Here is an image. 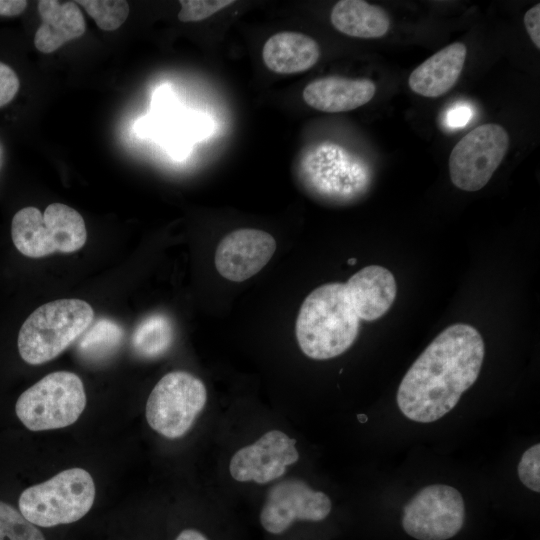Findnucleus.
I'll use <instances>...</instances> for the list:
<instances>
[{"instance_id": "f257e3e1", "label": "nucleus", "mask_w": 540, "mask_h": 540, "mask_svg": "<svg viewBox=\"0 0 540 540\" xmlns=\"http://www.w3.org/2000/svg\"><path fill=\"white\" fill-rule=\"evenodd\" d=\"M485 355L479 331L457 323L444 329L404 375L397 404L408 419L431 423L450 412L477 380Z\"/></svg>"}, {"instance_id": "f03ea898", "label": "nucleus", "mask_w": 540, "mask_h": 540, "mask_svg": "<svg viewBox=\"0 0 540 540\" xmlns=\"http://www.w3.org/2000/svg\"><path fill=\"white\" fill-rule=\"evenodd\" d=\"M359 325L346 284L328 283L314 289L303 301L296 320V338L306 356L331 359L352 346Z\"/></svg>"}, {"instance_id": "7ed1b4c3", "label": "nucleus", "mask_w": 540, "mask_h": 540, "mask_svg": "<svg viewBox=\"0 0 540 540\" xmlns=\"http://www.w3.org/2000/svg\"><path fill=\"white\" fill-rule=\"evenodd\" d=\"M92 307L81 299H59L35 309L22 324L18 351L28 364L39 365L60 355L89 328Z\"/></svg>"}, {"instance_id": "20e7f679", "label": "nucleus", "mask_w": 540, "mask_h": 540, "mask_svg": "<svg viewBox=\"0 0 540 540\" xmlns=\"http://www.w3.org/2000/svg\"><path fill=\"white\" fill-rule=\"evenodd\" d=\"M95 493L90 473L70 468L25 489L19 497V511L39 527L70 524L90 511Z\"/></svg>"}, {"instance_id": "39448f33", "label": "nucleus", "mask_w": 540, "mask_h": 540, "mask_svg": "<svg viewBox=\"0 0 540 540\" xmlns=\"http://www.w3.org/2000/svg\"><path fill=\"white\" fill-rule=\"evenodd\" d=\"M11 237L17 250L30 258L54 252L72 253L87 239L83 217L63 203H52L42 213L33 206L19 210L11 222Z\"/></svg>"}, {"instance_id": "423d86ee", "label": "nucleus", "mask_w": 540, "mask_h": 540, "mask_svg": "<svg viewBox=\"0 0 540 540\" xmlns=\"http://www.w3.org/2000/svg\"><path fill=\"white\" fill-rule=\"evenodd\" d=\"M299 175L314 194L334 201H349L367 191L372 172L362 157L326 141L304 151Z\"/></svg>"}, {"instance_id": "0eeeda50", "label": "nucleus", "mask_w": 540, "mask_h": 540, "mask_svg": "<svg viewBox=\"0 0 540 540\" xmlns=\"http://www.w3.org/2000/svg\"><path fill=\"white\" fill-rule=\"evenodd\" d=\"M86 406L80 377L69 371L44 376L17 399L15 412L31 431L60 429L75 423Z\"/></svg>"}, {"instance_id": "6e6552de", "label": "nucleus", "mask_w": 540, "mask_h": 540, "mask_svg": "<svg viewBox=\"0 0 540 540\" xmlns=\"http://www.w3.org/2000/svg\"><path fill=\"white\" fill-rule=\"evenodd\" d=\"M207 402L203 382L185 371L164 375L152 389L145 409L149 426L168 439L185 435Z\"/></svg>"}, {"instance_id": "1a4fd4ad", "label": "nucleus", "mask_w": 540, "mask_h": 540, "mask_svg": "<svg viewBox=\"0 0 540 540\" xmlns=\"http://www.w3.org/2000/svg\"><path fill=\"white\" fill-rule=\"evenodd\" d=\"M509 142L507 131L495 123L479 125L467 133L449 156L452 183L468 192L483 188L503 161Z\"/></svg>"}, {"instance_id": "9d476101", "label": "nucleus", "mask_w": 540, "mask_h": 540, "mask_svg": "<svg viewBox=\"0 0 540 540\" xmlns=\"http://www.w3.org/2000/svg\"><path fill=\"white\" fill-rule=\"evenodd\" d=\"M465 505L461 493L444 484L421 489L405 505L402 526L417 540H447L463 527Z\"/></svg>"}, {"instance_id": "9b49d317", "label": "nucleus", "mask_w": 540, "mask_h": 540, "mask_svg": "<svg viewBox=\"0 0 540 540\" xmlns=\"http://www.w3.org/2000/svg\"><path fill=\"white\" fill-rule=\"evenodd\" d=\"M327 494L313 490L300 479H286L269 491L260 511L262 527L271 534H281L295 521L318 522L331 511Z\"/></svg>"}, {"instance_id": "f8f14e48", "label": "nucleus", "mask_w": 540, "mask_h": 540, "mask_svg": "<svg viewBox=\"0 0 540 540\" xmlns=\"http://www.w3.org/2000/svg\"><path fill=\"white\" fill-rule=\"evenodd\" d=\"M296 440L280 430H271L256 442L240 448L229 463V472L238 482L266 484L280 478L296 463Z\"/></svg>"}, {"instance_id": "ddd939ff", "label": "nucleus", "mask_w": 540, "mask_h": 540, "mask_svg": "<svg viewBox=\"0 0 540 540\" xmlns=\"http://www.w3.org/2000/svg\"><path fill=\"white\" fill-rule=\"evenodd\" d=\"M275 250L276 241L269 233L253 228L237 229L220 241L214 263L222 277L242 282L257 274Z\"/></svg>"}, {"instance_id": "4468645a", "label": "nucleus", "mask_w": 540, "mask_h": 540, "mask_svg": "<svg viewBox=\"0 0 540 540\" xmlns=\"http://www.w3.org/2000/svg\"><path fill=\"white\" fill-rule=\"evenodd\" d=\"M375 92V83L370 79L327 76L307 84L302 97L313 109L339 113L365 105L374 97Z\"/></svg>"}, {"instance_id": "2eb2a0df", "label": "nucleus", "mask_w": 540, "mask_h": 540, "mask_svg": "<svg viewBox=\"0 0 540 540\" xmlns=\"http://www.w3.org/2000/svg\"><path fill=\"white\" fill-rule=\"evenodd\" d=\"M465 44L454 42L417 66L409 76L410 89L424 97L447 93L457 82L466 59Z\"/></svg>"}, {"instance_id": "dca6fc26", "label": "nucleus", "mask_w": 540, "mask_h": 540, "mask_svg": "<svg viewBox=\"0 0 540 540\" xmlns=\"http://www.w3.org/2000/svg\"><path fill=\"white\" fill-rule=\"evenodd\" d=\"M37 9L41 25L35 33L34 45L42 53H52L86 31L84 15L76 2L40 0Z\"/></svg>"}, {"instance_id": "f3484780", "label": "nucleus", "mask_w": 540, "mask_h": 540, "mask_svg": "<svg viewBox=\"0 0 540 540\" xmlns=\"http://www.w3.org/2000/svg\"><path fill=\"white\" fill-rule=\"evenodd\" d=\"M360 320L374 321L392 306L397 284L393 274L379 265H370L352 275L345 283Z\"/></svg>"}, {"instance_id": "a211bd4d", "label": "nucleus", "mask_w": 540, "mask_h": 540, "mask_svg": "<svg viewBox=\"0 0 540 540\" xmlns=\"http://www.w3.org/2000/svg\"><path fill=\"white\" fill-rule=\"evenodd\" d=\"M320 58L318 43L308 35L284 31L272 35L262 49L266 67L278 74H295L312 68Z\"/></svg>"}, {"instance_id": "6ab92c4d", "label": "nucleus", "mask_w": 540, "mask_h": 540, "mask_svg": "<svg viewBox=\"0 0 540 540\" xmlns=\"http://www.w3.org/2000/svg\"><path fill=\"white\" fill-rule=\"evenodd\" d=\"M330 20L336 30L355 38H381L390 28L387 12L362 0L338 1L331 11Z\"/></svg>"}, {"instance_id": "aec40b11", "label": "nucleus", "mask_w": 540, "mask_h": 540, "mask_svg": "<svg viewBox=\"0 0 540 540\" xmlns=\"http://www.w3.org/2000/svg\"><path fill=\"white\" fill-rule=\"evenodd\" d=\"M122 339V328L114 321L103 318L82 334L78 351L87 360L100 361L113 354Z\"/></svg>"}, {"instance_id": "412c9836", "label": "nucleus", "mask_w": 540, "mask_h": 540, "mask_svg": "<svg viewBox=\"0 0 540 540\" xmlns=\"http://www.w3.org/2000/svg\"><path fill=\"white\" fill-rule=\"evenodd\" d=\"M173 339V328L163 315H151L137 326L132 337L136 353L144 357H155L165 352Z\"/></svg>"}, {"instance_id": "4be33fe9", "label": "nucleus", "mask_w": 540, "mask_h": 540, "mask_svg": "<svg viewBox=\"0 0 540 540\" xmlns=\"http://www.w3.org/2000/svg\"><path fill=\"white\" fill-rule=\"evenodd\" d=\"M76 3L82 5L97 26L104 31L118 29L129 15L127 1L80 0L76 1Z\"/></svg>"}, {"instance_id": "5701e85b", "label": "nucleus", "mask_w": 540, "mask_h": 540, "mask_svg": "<svg viewBox=\"0 0 540 540\" xmlns=\"http://www.w3.org/2000/svg\"><path fill=\"white\" fill-rule=\"evenodd\" d=\"M0 540H46L36 525L20 511L0 501Z\"/></svg>"}, {"instance_id": "b1692460", "label": "nucleus", "mask_w": 540, "mask_h": 540, "mask_svg": "<svg viewBox=\"0 0 540 540\" xmlns=\"http://www.w3.org/2000/svg\"><path fill=\"white\" fill-rule=\"evenodd\" d=\"M178 19L181 22L202 21L233 4L232 0H181Z\"/></svg>"}, {"instance_id": "393cba45", "label": "nucleus", "mask_w": 540, "mask_h": 540, "mask_svg": "<svg viewBox=\"0 0 540 540\" xmlns=\"http://www.w3.org/2000/svg\"><path fill=\"white\" fill-rule=\"evenodd\" d=\"M518 476L523 485L530 490L540 492V444L528 448L518 464Z\"/></svg>"}, {"instance_id": "a878e982", "label": "nucleus", "mask_w": 540, "mask_h": 540, "mask_svg": "<svg viewBox=\"0 0 540 540\" xmlns=\"http://www.w3.org/2000/svg\"><path fill=\"white\" fill-rule=\"evenodd\" d=\"M20 88L17 73L8 65L0 62V108L10 103Z\"/></svg>"}, {"instance_id": "bb28decb", "label": "nucleus", "mask_w": 540, "mask_h": 540, "mask_svg": "<svg viewBox=\"0 0 540 540\" xmlns=\"http://www.w3.org/2000/svg\"><path fill=\"white\" fill-rule=\"evenodd\" d=\"M473 109L465 103H457L446 111L445 124L451 129L466 126L472 119Z\"/></svg>"}, {"instance_id": "cd10ccee", "label": "nucleus", "mask_w": 540, "mask_h": 540, "mask_svg": "<svg viewBox=\"0 0 540 540\" xmlns=\"http://www.w3.org/2000/svg\"><path fill=\"white\" fill-rule=\"evenodd\" d=\"M524 25L533 44L540 48V4L531 7L524 15Z\"/></svg>"}, {"instance_id": "c85d7f7f", "label": "nucleus", "mask_w": 540, "mask_h": 540, "mask_svg": "<svg viewBox=\"0 0 540 540\" xmlns=\"http://www.w3.org/2000/svg\"><path fill=\"white\" fill-rule=\"evenodd\" d=\"M28 2L25 0H0V16H18L26 9Z\"/></svg>"}, {"instance_id": "c756f323", "label": "nucleus", "mask_w": 540, "mask_h": 540, "mask_svg": "<svg viewBox=\"0 0 540 540\" xmlns=\"http://www.w3.org/2000/svg\"><path fill=\"white\" fill-rule=\"evenodd\" d=\"M175 540H208V538L200 531L189 528L181 531Z\"/></svg>"}]
</instances>
